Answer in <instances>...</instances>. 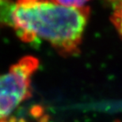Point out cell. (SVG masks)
Listing matches in <instances>:
<instances>
[{"instance_id": "1", "label": "cell", "mask_w": 122, "mask_h": 122, "mask_svg": "<svg viewBox=\"0 0 122 122\" xmlns=\"http://www.w3.org/2000/svg\"><path fill=\"white\" fill-rule=\"evenodd\" d=\"M89 12L87 6H67L56 0H17L12 26L24 42L43 40L69 55L81 43Z\"/></svg>"}, {"instance_id": "2", "label": "cell", "mask_w": 122, "mask_h": 122, "mask_svg": "<svg viewBox=\"0 0 122 122\" xmlns=\"http://www.w3.org/2000/svg\"><path fill=\"white\" fill-rule=\"evenodd\" d=\"M38 61L27 56L0 74V122H10L12 114L31 95V80Z\"/></svg>"}, {"instance_id": "3", "label": "cell", "mask_w": 122, "mask_h": 122, "mask_svg": "<svg viewBox=\"0 0 122 122\" xmlns=\"http://www.w3.org/2000/svg\"><path fill=\"white\" fill-rule=\"evenodd\" d=\"M112 20L119 35L122 38V0L117 2L115 5Z\"/></svg>"}, {"instance_id": "4", "label": "cell", "mask_w": 122, "mask_h": 122, "mask_svg": "<svg viewBox=\"0 0 122 122\" xmlns=\"http://www.w3.org/2000/svg\"><path fill=\"white\" fill-rule=\"evenodd\" d=\"M56 1L64 6L80 8V7H84L86 2H87L89 0H56Z\"/></svg>"}, {"instance_id": "5", "label": "cell", "mask_w": 122, "mask_h": 122, "mask_svg": "<svg viewBox=\"0 0 122 122\" xmlns=\"http://www.w3.org/2000/svg\"><path fill=\"white\" fill-rule=\"evenodd\" d=\"M112 1H113L114 2H115V3H116V2H119V1H121V0H112Z\"/></svg>"}]
</instances>
